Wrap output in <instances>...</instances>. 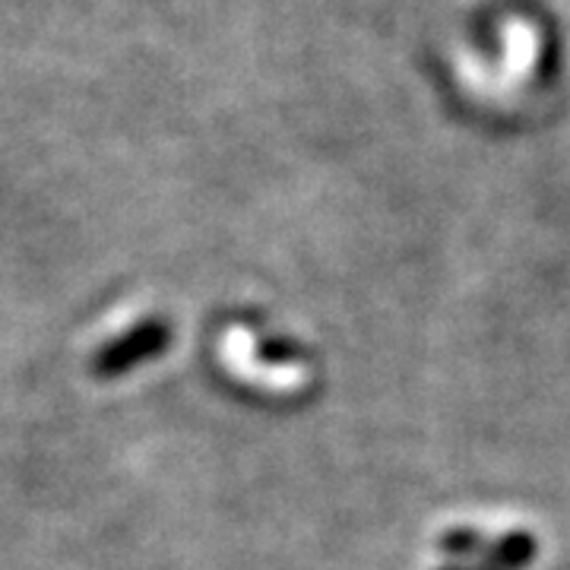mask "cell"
Masks as SVG:
<instances>
[{
  "label": "cell",
  "mask_w": 570,
  "mask_h": 570,
  "mask_svg": "<svg viewBox=\"0 0 570 570\" xmlns=\"http://www.w3.org/2000/svg\"><path fill=\"white\" fill-rule=\"evenodd\" d=\"M223 362L247 384H261L273 393H295L307 384V367L298 362L269 365L254 358V333L247 326H228L223 336Z\"/></svg>",
  "instance_id": "cell-1"
},
{
  "label": "cell",
  "mask_w": 570,
  "mask_h": 570,
  "mask_svg": "<svg viewBox=\"0 0 570 570\" xmlns=\"http://www.w3.org/2000/svg\"><path fill=\"white\" fill-rule=\"evenodd\" d=\"M165 343V333L159 326H153V330H140L137 336H130V340H124V343H111V346L105 348L102 362H99V371L105 374H111V371H124L127 365H134L137 358H142V352H156V348Z\"/></svg>",
  "instance_id": "cell-2"
}]
</instances>
